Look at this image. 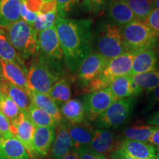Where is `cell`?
<instances>
[{
    "label": "cell",
    "mask_w": 159,
    "mask_h": 159,
    "mask_svg": "<svg viewBox=\"0 0 159 159\" xmlns=\"http://www.w3.org/2000/svg\"><path fill=\"white\" fill-rule=\"evenodd\" d=\"M105 2V0H91L90 5L91 6H94L95 8H99L104 5Z\"/></svg>",
    "instance_id": "45"
},
{
    "label": "cell",
    "mask_w": 159,
    "mask_h": 159,
    "mask_svg": "<svg viewBox=\"0 0 159 159\" xmlns=\"http://www.w3.org/2000/svg\"><path fill=\"white\" fill-rule=\"evenodd\" d=\"M152 7L153 9L159 10V0H152Z\"/></svg>",
    "instance_id": "46"
},
{
    "label": "cell",
    "mask_w": 159,
    "mask_h": 159,
    "mask_svg": "<svg viewBox=\"0 0 159 159\" xmlns=\"http://www.w3.org/2000/svg\"><path fill=\"white\" fill-rule=\"evenodd\" d=\"M61 114L70 124H79L85 119V109L83 102L77 99H72L61 106Z\"/></svg>",
    "instance_id": "24"
},
{
    "label": "cell",
    "mask_w": 159,
    "mask_h": 159,
    "mask_svg": "<svg viewBox=\"0 0 159 159\" xmlns=\"http://www.w3.org/2000/svg\"><path fill=\"white\" fill-rule=\"evenodd\" d=\"M0 59L13 63L27 69L23 60L10 42L5 29L1 27H0Z\"/></svg>",
    "instance_id": "25"
},
{
    "label": "cell",
    "mask_w": 159,
    "mask_h": 159,
    "mask_svg": "<svg viewBox=\"0 0 159 159\" xmlns=\"http://www.w3.org/2000/svg\"><path fill=\"white\" fill-rule=\"evenodd\" d=\"M134 55V53L126 52L118 57L109 60L106 67L99 76L109 86L111 81L116 77L130 75Z\"/></svg>",
    "instance_id": "11"
},
{
    "label": "cell",
    "mask_w": 159,
    "mask_h": 159,
    "mask_svg": "<svg viewBox=\"0 0 159 159\" xmlns=\"http://www.w3.org/2000/svg\"><path fill=\"white\" fill-rule=\"evenodd\" d=\"M1 80L23 89L28 94L27 70L14 63L0 59Z\"/></svg>",
    "instance_id": "12"
},
{
    "label": "cell",
    "mask_w": 159,
    "mask_h": 159,
    "mask_svg": "<svg viewBox=\"0 0 159 159\" xmlns=\"http://www.w3.org/2000/svg\"><path fill=\"white\" fill-rule=\"evenodd\" d=\"M28 95L30 98L32 104L50 115L57 124L61 122L62 116L58 105L52 99L49 95L40 94L31 90L29 91Z\"/></svg>",
    "instance_id": "22"
},
{
    "label": "cell",
    "mask_w": 159,
    "mask_h": 159,
    "mask_svg": "<svg viewBox=\"0 0 159 159\" xmlns=\"http://www.w3.org/2000/svg\"><path fill=\"white\" fill-rule=\"evenodd\" d=\"M119 148L136 159H156V149L149 143L125 139Z\"/></svg>",
    "instance_id": "18"
},
{
    "label": "cell",
    "mask_w": 159,
    "mask_h": 159,
    "mask_svg": "<svg viewBox=\"0 0 159 159\" xmlns=\"http://www.w3.org/2000/svg\"><path fill=\"white\" fill-rule=\"evenodd\" d=\"M135 105V98L117 99L97 119V126L100 129L117 128L124 124L130 116Z\"/></svg>",
    "instance_id": "6"
},
{
    "label": "cell",
    "mask_w": 159,
    "mask_h": 159,
    "mask_svg": "<svg viewBox=\"0 0 159 159\" xmlns=\"http://www.w3.org/2000/svg\"><path fill=\"white\" fill-rule=\"evenodd\" d=\"M0 91L1 94L7 96L15 102L21 112L27 113L31 100L25 91L2 80H0Z\"/></svg>",
    "instance_id": "19"
},
{
    "label": "cell",
    "mask_w": 159,
    "mask_h": 159,
    "mask_svg": "<svg viewBox=\"0 0 159 159\" xmlns=\"http://www.w3.org/2000/svg\"><path fill=\"white\" fill-rule=\"evenodd\" d=\"M50 1H53V0H43V2H50Z\"/></svg>",
    "instance_id": "49"
},
{
    "label": "cell",
    "mask_w": 159,
    "mask_h": 159,
    "mask_svg": "<svg viewBox=\"0 0 159 159\" xmlns=\"http://www.w3.org/2000/svg\"><path fill=\"white\" fill-rule=\"evenodd\" d=\"M158 69V55L155 49H146L135 54L130 75L143 74Z\"/></svg>",
    "instance_id": "14"
},
{
    "label": "cell",
    "mask_w": 159,
    "mask_h": 159,
    "mask_svg": "<svg viewBox=\"0 0 159 159\" xmlns=\"http://www.w3.org/2000/svg\"><path fill=\"white\" fill-rule=\"evenodd\" d=\"M95 52L111 60L126 52L122 27L115 24L103 22L95 35Z\"/></svg>",
    "instance_id": "4"
},
{
    "label": "cell",
    "mask_w": 159,
    "mask_h": 159,
    "mask_svg": "<svg viewBox=\"0 0 159 159\" xmlns=\"http://www.w3.org/2000/svg\"><path fill=\"white\" fill-rule=\"evenodd\" d=\"M149 143L150 144L153 145L155 147L159 148V128H155L153 132H152V135H151L150 139H149Z\"/></svg>",
    "instance_id": "42"
},
{
    "label": "cell",
    "mask_w": 159,
    "mask_h": 159,
    "mask_svg": "<svg viewBox=\"0 0 159 159\" xmlns=\"http://www.w3.org/2000/svg\"><path fill=\"white\" fill-rule=\"evenodd\" d=\"M77 149L78 151L80 159H105L102 154L91 150L89 145H82Z\"/></svg>",
    "instance_id": "34"
},
{
    "label": "cell",
    "mask_w": 159,
    "mask_h": 159,
    "mask_svg": "<svg viewBox=\"0 0 159 159\" xmlns=\"http://www.w3.org/2000/svg\"><path fill=\"white\" fill-rule=\"evenodd\" d=\"M38 16L37 13H33V12L30 11L26 7L25 4L23 3L21 5V19L27 23L28 25L33 26L34 24L35 19H36Z\"/></svg>",
    "instance_id": "37"
},
{
    "label": "cell",
    "mask_w": 159,
    "mask_h": 159,
    "mask_svg": "<svg viewBox=\"0 0 159 159\" xmlns=\"http://www.w3.org/2000/svg\"><path fill=\"white\" fill-rule=\"evenodd\" d=\"M60 74L59 71L39 55L27 71L30 90L48 95L52 85L60 80Z\"/></svg>",
    "instance_id": "5"
},
{
    "label": "cell",
    "mask_w": 159,
    "mask_h": 159,
    "mask_svg": "<svg viewBox=\"0 0 159 159\" xmlns=\"http://www.w3.org/2000/svg\"><path fill=\"white\" fill-rule=\"evenodd\" d=\"M147 122L152 126L159 128V110L151 115L147 120Z\"/></svg>",
    "instance_id": "43"
},
{
    "label": "cell",
    "mask_w": 159,
    "mask_h": 159,
    "mask_svg": "<svg viewBox=\"0 0 159 159\" xmlns=\"http://www.w3.org/2000/svg\"><path fill=\"white\" fill-rule=\"evenodd\" d=\"M145 23L152 29L159 39V10L152 9L147 18Z\"/></svg>",
    "instance_id": "35"
},
{
    "label": "cell",
    "mask_w": 159,
    "mask_h": 159,
    "mask_svg": "<svg viewBox=\"0 0 159 159\" xmlns=\"http://www.w3.org/2000/svg\"><path fill=\"white\" fill-rule=\"evenodd\" d=\"M0 111L10 122H13L19 116L21 111L11 98L2 94L0 99Z\"/></svg>",
    "instance_id": "32"
},
{
    "label": "cell",
    "mask_w": 159,
    "mask_h": 159,
    "mask_svg": "<svg viewBox=\"0 0 159 159\" xmlns=\"http://www.w3.org/2000/svg\"><path fill=\"white\" fill-rule=\"evenodd\" d=\"M132 78L142 91L151 93L159 84V68L149 72L134 75Z\"/></svg>",
    "instance_id": "30"
},
{
    "label": "cell",
    "mask_w": 159,
    "mask_h": 159,
    "mask_svg": "<svg viewBox=\"0 0 159 159\" xmlns=\"http://www.w3.org/2000/svg\"><path fill=\"white\" fill-rule=\"evenodd\" d=\"M57 126L50 153L52 159H61L75 148L74 142L69 136L66 125L61 122Z\"/></svg>",
    "instance_id": "15"
},
{
    "label": "cell",
    "mask_w": 159,
    "mask_h": 159,
    "mask_svg": "<svg viewBox=\"0 0 159 159\" xmlns=\"http://www.w3.org/2000/svg\"><path fill=\"white\" fill-rule=\"evenodd\" d=\"M57 5V16L65 17L68 12L72 10L80 0H55Z\"/></svg>",
    "instance_id": "33"
},
{
    "label": "cell",
    "mask_w": 159,
    "mask_h": 159,
    "mask_svg": "<svg viewBox=\"0 0 159 159\" xmlns=\"http://www.w3.org/2000/svg\"><path fill=\"white\" fill-rule=\"evenodd\" d=\"M22 0H0V27H5L21 20Z\"/></svg>",
    "instance_id": "20"
},
{
    "label": "cell",
    "mask_w": 159,
    "mask_h": 159,
    "mask_svg": "<svg viewBox=\"0 0 159 159\" xmlns=\"http://www.w3.org/2000/svg\"><path fill=\"white\" fill-rule=\"evenodd\" d=\"M126 2L136 19L144 22L153 9L152 0H126Z\"/></svg>",
    "instance_id": "31"
},
{
    "label": "cell",
    "mask_w": 159,
    "mask_h": 159,
    "mask_svg": "<svg viewBox=\"0 0 159 159\" xmlns=\"http://www.w3.org/2000/svg\"><path fill=\"white\" fill-rule=\"evenodd\" d=\"M0 134L2 138H12L13 135L11 132V122L0 111Z\"/></svg>",
    "instance_id": "36"
},
{
    "label": "cell",
    "mask_w": 159,
    "mask_h": 159,
    "mask_svg": "<svg viewBox=\"0 0 159 159\" xmlns=\"http://www.w3.org/2000/svg\"><path fill=\"white\" fill-rule=\"evenodd\" d=\"M35 127L30 120L27 113L21 112L19 116L11 123V132L27 150L30 158H34L35 153L33 148V139Z\"/></svg>",
    "instance_id": "10"
},
{
    "label": "cell",
    "mask_w": 159,
    "mask_h": 159,
    "mask_svg": "<svg viewBox=\"0 0 159 159\" xmlns=\"http://www.w3.org/2000/svg\"><path fill=\"white\" fill-rule=\"evenodd\" d=\"M39 55L61 71L60 61L63 59V53L55 25L51 28L39 33Z\"/></svg>",
    "instance_id": "7"
},
{
    "label": "cell",
    "mask_w": 159,
    "mask_h": 159,
    "mask_svg": "<svg viewBox=\"0 0 159 159\" xmlns=\"http://www.w3.org/2000/svg\"><path fill=\"white\" fill-rule=\"evenodd\" d=\"M116 100L109 87L87 94L83 102L85 116L95 121Z\"/></svg>",
    "instance_id": "8"
},
{
    "label": "cell",
    "mask_w": 159,
    "mask_h": 159,
    "mask_svg": "<svg viewBox=\"0 0 159 159\" xmlns=\"http://www.w3.org/2000/svg\"><path fill=\"white\" fill-rule=\"evenodd\" d=\"M90 1H91V0H85V2H86L88 4H89V5H90Z\"/></svg>",
    "instance_id": "48"
},
{
    "label": "cell",
    "mask_w": 159,
    "mask_h": 159,
    "mask_svg": "<svg viewBox=\"0 0 159 159\" xmlns=\"http://www.w3.org/2000/svg\"><path fill=\"white\" fill-rule=\"evenodd\" d=\"M93 22L89 19L57 16L55 27L67 68L76 72L79 66L93 51Z\"/></svg>",
    "instance_id": "1"
},
{
    "label": "cell",
    "mask_w": 159,
    "mask_h": 159,
    "mask_svg": "<svg viewBox=\"0 0 159 159\" xmlns=\"http://www.w3.org/2000/svg\"><path fill=\"white\" fill-rule=\"evenodd\" d=\"M27 116L35 128L44 127V128H55L58 125L50 115L41 109L37 108L32 103L27 111Z\"/></svg>",
    "instance_id": "28"
},
{
    "label": "cell",
    "mask_w": 159,
    "mask_h": 159,
    "mask_svg": "<svg viewBox=\"0 0 159 159\" xmlns=\"http://www.w3.org/2000/svg\"><path fill=\"white\" fill-rule=\"evenodd\" d=\"M156 159H159V148H157V150H156Z\"/></svg>",
    "instance_id": "47"
},
{
    "label": "cell",
    "mask_w": 159,
    "mask_h": 159,
    "mask_svg": "<svg viewBox=\"0 0 159 159\" xmlns=\"http://www.w3.org/2000/svg\"><path fill=\"white\" fill-rule=\"evenodd\" d=\"M121 142L116 140L114 134L111 131L97 129L94 130V135L89 147L99 153H111L119 149Z\"/></svg>",
    "instance_id": "13"
},
{
    "label": "cell",
    "mask_w": 159,
    "mask_h": 159,
    "mask_svg": "<svg viewBox=\"0 0 159 159\" xmlns=\"http://www.w3.org/2000/svg\"><path fill=\"white\" fill-rule=\"evenodd\" d=\"M57 11V5L55 0L50 2H43L41 8L40 10L39 13L42 14L51 13V12Z\"/></svg>",
    "instance_id": "40"
},
{
    "label": "cell",
    "mask_w": 159,
    "mask_h": 159,
    "mask_svg": "<svg viewBox=\"0 0 159 159\" xmlns=\"http://www.w3.org/2000/svg\"><path fill=\"white\" fill-rule=\"evenodd\" d=\"M156 127L152 125H136L129 127L123 132V137L127 140L148 143Z\"/></svg>",
    "instance_id": "29"
},
{
    "label": "cell",
    "mask_w": 159,
    "mask_h": 159,
    "mask_svg": "<svg viewBox=\"0 0 159 159\" xmlns=\"http://www.w3.org/2000/svg\"><path fill=\"white\" fill-rule=\"evenodd\" d=\"M67 130L71 139L74 142V147L77 148L82 145H89L94 130L87 123L66 125Z\"/></svg>",
    "instance_id": "23"
},
{
    "label": "cell",
    "mask_w": 159,
    "mask_h": 159,
    "mask_svg": "<svg viewBox=\"0 0 159 159\" xmlns=\"http://www.w3.org/2000/svg\"><path fill=\"white\" fill-rule=\"evenodd\" d=\"M108 16L114 24L119 27L137 19L126 0H111L108 5Z\"/></svg>",
    "instance_id": "16"
},
{
    "label": "cell",
    "mask_w": 159,
    "mask_h": 159,
    "mask_svg": "<svg viewBox=\"0 0 159 159\" xmlns=\"http://www.w3.org/2000/svg\"><path fill=\"white\" fill-rule=\"evenodd\" d=\"M49 96L58 105L69 100L71 96V84L68 79H60L52 87Z\"/></svg>",
    "instance_id": "26"
},
{
    "label": "cell",
    "mask_w": 159,
    "mask_h": 159,
    "mask_svg": "<svg viewBox=\"0 0 159 159\" xmlns=\"http://www.w3.org/2000/svg\"><path fill=\"white\" fill-rule=\"evenodd\" d=\"M108 61L96 52H92L83 60L76 71L77 80L83 88L102 72Z\"/></svg>",
    "instance_id": "9"
},
{
    "label": "cell",
    "mask_w": 159,
    "mask_h": 159,
    "mask_svg": "<svg viewBox=\"0 0 159 159\" xmlns=\"http://www.w3.org/2000/svg\"><path fill=\"white\" fill-rule=\"evenodd\" d=\"M159 103V84L157 85V87L151 92V96L149 99V102L147 105L145 111L150 110L155 105Z\"/></svg>",
    "instance_id": "39"
},
{
    "label": "cell",
    "mask_w": 159,
    "mask_h": 159,
    "mask_svg": "<svg viewBox=\"0 0 159 159\" xmlns=\"http://www.w3.org/2000/svg\"><path fill=\"white\" fill-rule=\"evenodd\" d=\"M3 28L21 59H27L39 54V33L33 26L19 20Z\"/></svg>",
    "instance_id": "2"
},
{
    "label": "cell",
    "mask_w": 159,
    "mask_h": 159,
    "mask_svg": "<svg viewBox=\"0 0 159 159\" xmlns=\"http://www.w3.org/2000/svg\"><path fill=\"white\" fill-rule=\"evenodd\" d=\"M2 136H1V134H0V141H1V139H2Z\"/></svg>",
    "instance_id": "50"
},
{
    "label": "cell",
    "mask_w": 159,
    "mask_h": 159,
    "mask_svg": "<svg viewBox=\"0 0 159 159\" xmlns=\"http://www.w3.org/2000/svg\"><path fill=\"white\" fill-rule=\"evenodd\" d=\"M132 80V76L129 75L118 77L111 81L108 87L116 100L132 97V94H131Z\"/></svg>",
    "instance_id": "27"
},
{
    "label": "cell",
    "mask_w": 159,
    "mask_h": 159,
    "mask_svg": "<svg viewBox=\"0 0 159 159\" xmlns=\"http://www.w3.org/2000/svg\"><path fill=\"white\" fill-rule=\"evenodd\" d=\"M61 159H80L77 149L73 148L66 156H64Z\"/></svg>",
    "instance_id": "44"
},
{
    "label": "cell",
    "mask_w": 159,
    "mask_h": 159,
    "mask_svg": "<svg viewBox=\"0 0 159 159\" xmlns=\"http://www.w3.org/2000/svg\"><path fill=\"white\" fill-rule=\"evenodd\" d=\"M26 7L33 13H39L43 3V0H22Z\"/></svg>",
    "instance_id": "38"
},
{
    "label": "cell",
    "mask_w": 159,
    "mask_h": 159,
    "mask_svg": "<svg viewBox=\"0 0 159 159\" xmlns=\"http://www.w3.org/2000/svg\"><path fill=\"white\" fill-rule=\"evenodd\" d=\"M55 128H35L33 139V148L35 155L46 156L50 150L55 136Z\"/></svg>",
    "instance_id": "17"
},
{
    "label": "cell",
    "mask_w": 159,
    "mask_h": 159,
    "mask_svg": "<svg viewBox=\"0 0 159 159\" xmlns=\"http://www.w3.org/2000/svg\"><path fill=\"white\" fill-rule=\"evenodd\" d=\"M30 156L23 144L15 137L0 141V159H29Z\"/></svg>",
    "instance_id": "21"
},
{
    "label": "cell",
    "mask_w": 159,
    "mask_h": 159,
    "mask_svg": "<svg viewBox=\"0 0 159 159\" xmlns=\"http://www.w3.org/2000/svg\"><path fill=\"white\" fill-rule=\"evenodd\" d=\"M0 80H1V76H0Z\"/></svg>",
    "instance_id": "52"
},
{
    "label": "cell",
    "mask_w": 159,
    "mask_h": 159,
    "mask_svg": "<svg viewBox=\"0 0 159 159\" xmlns=\"http://www.w3.org/2000/svg\"><path fill=\"white\" fill-rule=\"evenodd\" d=\"M111 158L112 159H136L129 156L120 148L111 152Z\"/></svg>",
    "instance_id": "41"
},
{
    "label": "cell",
    "mask_w": 159,
    "mask_h": 159,
    "mask_svg": "<svg viewBox=\"0 0 159 159\" xmlns=\"http://www.w3.org/2000/svg\"><path fill=\"white\" fill-rule=\"evenodd\" d=\"M122 35L126 52L136 54L146 49H155L159 39L144 21L136 19L123 26Z\"/></svg>",
    "instance_id": "3"
},
{
    "label": "cell",
    "mask_w": 159,
    "mask_h": 159,
    "mask_svg": "<svg viewBox=\"0 0 159 159\" xmlns=\"http://www.w3.org/2000/svg\"><path fill=\"white\" fill-rule=\"evenodd\" d=\"M1 96H2V94H1V91H0V99H1Z\"/></svg>",
    "instance_id": "51"
}]
</instances>
